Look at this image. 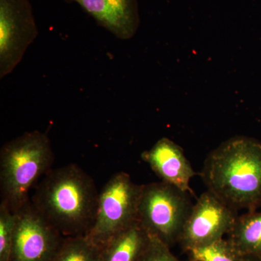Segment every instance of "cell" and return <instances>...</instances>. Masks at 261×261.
<instances>
[{
  "label": "cell",
  "instance_id": "cell-15",
  "mask_svg": "<svg viewBox=\"0 0 261 261\" xmlns=\"http://www.w3.org/2000/svg\"><path fill=\"white\" fill-rule=\"evenodd\" d=\"M16 214L4 202L0 203V261H10Z\"/></svg>",
  "mask_w": 261,
  "mask_h": 261
},
{
  "label": "cell",
  "instance_id": "cell-4",
  "mask_svg": "<svg viewBox=\"0 0 261 261\" xmlns=\"http://www.w3.org/2000/svg\"><path fill=\"white\" fill-rule=\"evenodd\" d=\"M192 205L188 192L165 182L142 185L137 221L151 236L171 247L179 240Z\"/></svg>",
  "mask_w": 261,
  "mask_h": 261
},
{
  "label": "cell",
  "instance_id": "cell-6",
  "mask_svg": "<svg viewBox=\"0 0 261 261\" xmlns=\"http://www.w3.org/2000/svg\"><path fill=\"white\" fill-rule=\"evenodd\" d=\"M39 34L29 0H0V79L15 69Z\"/></svg>",
  "mask_w": 261,
  "mask_h": 261
},
{
  "label": "cell",
  "instance_id": "cell-18",
  "mask_svg": "<svg viewBox=\"0 0 261 261\" xmlns=\"http://www.w3.org/2000/svg\"><path fill=\"white\" fill-rule=\"evenodd\" d=\"M190 261H193V260H190Z\"/></svg>",
  "mask_w": 261,
  "mask_h": 261
},
{
  "label": "cell",
  "instance_id": "cell-12",
  "mask_svg": "<svg viewBox=\"0 0 261 261\" xmlns=\"http://www.w3.org/2000/svg\"><path fill=\"white\" fill-rule=\"evenodd\" d=\"M228 234V240L244 256L261 258V213L239 216Z\"/></svg>",
  "mask_w": 261,
  "mask_h": 261
},
{
  "label": "cell",
  "instance_id": "cell-14",
  "mask_svg": "<svg viewBox=\"0 0 261 261\" xmlns=\"http://www.w3.org/2000/svg\"><path fill=\"white\" fill-rule=\"evenodd\" d=\"M188 252L193 261H243L245 257L228 239L224 238Z\"/></svg>",
  "mask_w": 261,
  "mask_h": 261
},
{
  "label": "cell",
  "instance_id": "cell-17",
  "mask_svg": "<svg viewBox=\"0 0 261 261\" xmlns=\"http://www.w3.org/2000/svg\"><path fill=\"white\" fill-rule=\"evenodd\" d=\"M243 261H261L260 257L257 256H252V255H247L244 257Z\"/></svg>",
  "mask_w": 261,
  "mask_h": 261
},
{
  "label": "cell",
  "instance_id": "cell-3",
  "mask_svg": "<svg viewBox=\"0 0 261 261\" xmlns=\"http://www.w3.org/2000/svg\"><path fill=\"white\" fill-rule=\"evenodd\" d=\"M50 140L39 130L25 132L0 149L1 202L16 213L29 201V190L51 170Z\"/></svg>",
  "mask_w": 261,
  "mask_h": 261
},
{
  "label": "cell",
  "instance_id": "cell-16",
  "mask_svg": "<svg viewBox=\"0 0 261 261\" xmlns=\"http://www.w3.org/2000/svg\"><path fill=\"white\" fill-rule=\"evenodd\" d=\"M140 261H181L173 255L170 247L162 241L151 236L148 245L142 254Z\"/></svg>",
  "mask_w": 261,
  "mask_h": 261
},
{
  "label": "cell",
  "instance_id": "cell-13",
  "mask_svg": "<svg viewBox=\"0 0 261 261\" xmlns=\"http://www.w3.org/2000/svg\"><path fill=\"white\" fill-rule=\"evenodd\" d=\"M51 261H101V248L85 235L64 237Z\"/></svg>",
  "mask_w": 261,
  "mask_h": 261
},
{
  "label": "cell",
  "instance_id": "cell-10",
  "mask_svg": "<svg viewBox=\"0 0 261 261\" xmlns=\"http://www.w3.org/2000/svg\"><path fill=\"white\" fill-rule=\"evenodd\" d=\"M141 158L161 181L192 193L190 181L195 171L183 149L172 140L166 137L161 139L149 150L142 152Z\"/></svg>",
  "mask_w": 261,
  "mask_h": 261
},
{
  "label": "cell",
  "instance_id": "cell-8",
  "mask_svg": "<svg viewBox=\"0 0 261 261\" xmlns=\"http://www.w3.org/2000/svg\"><path fill=\"white\" fill-rule=\"evenodd\" d=\"M16 222L10 261H51L64 237L29 201L15 213Z\"/></svg>",
  "mask_w": 261,
  "mask_h": 261
},
{
  "label": "cell",
  "instance_id": "cell-11",
  "mask_svg": "<svg viewBox=\"0 0 261 261\" xmlns=\"http://www.w3.org/2000/svg\"><path fill=\"white\" fill-rule=\"evenodd\" d=\"M149 239L150 235L136 221L101 248V261H140Z\"/></svg>",
  "mask_w": 261,
  "mask_h": 261
},
{
  "label": "cell",
  "instance_id": "cell-1",
  "mask_svg": "<svg viewBox=\"0 0 261 261\" xmlns=\"http://www.w3.org/2000/svg\"><path fill=\"white\" fill-rule=\"evenodd\" d=\"M99 193L93 178L69 164L46 173L31 202L63 237L80 236L93 226Z\"/></svg>",
  "mask_w": 261,
  "mask_h": 261
},
{
  "label": "cell",
  "instance_id": "cell-2",
  "mask_svg": "<svg viewBox=\"0 0 261 261\" xmlns=\"http://www.w3.org/2000/svg\"><path fill=\"white\" fill-rule=\"evenodd\" d=\"M207 190L236 210L261 202V142L235 137L213 150L202 173Z\"/></svg>",
  "mask_w": 261,
  "mask_h": 261
},
{
  "label": "cell",
  "instance_id": "cell-7",
  "mask_svg": "<svg viewBox=\"0 0 261 261\" xmlns=\"http://www.w3.org/2000/svg\"><path fill=\"white\" fill-rule=\"evenodd\" d=\"M238 217L235 209L207 190L192 206L178 242L186 251L214 243L229 233Z\"/></svg>",
  "mask_w": 261,
  "mask_h": 261
},
{
  "label": "cell",
  "instance_id": "cell-9",
  "mask_svg": "<svg viewBox=\"0 0 261 261\" xmlns=\"http://www.w3.org/2000/svg\"><path fill=\"white\" fill-rule=\"evenodd\" d=\"M80 5L96 23L113 35L128 40L135 35L140 20L137 0H64Z\"/></svg>",
  "mask_w": 261,
  "mask_h": 261
},
{
  "label": "cell",
  "instance_id": "cell-5",
  "mask_svg": "<svg viewBox=\"0 0 261 261\" xmlns=\"http://www.w3.org/2000/svg\"><path fill=\"white\" fill-rule=\"evenodd\" d=\"M142 188L125 172L115 173L108 180L99 193L93 226L85 235L89 241L102 248L137 221Z\"/></svg>",
  "mask_w": 261,
  "mask_h": 261
}]
</instances>
